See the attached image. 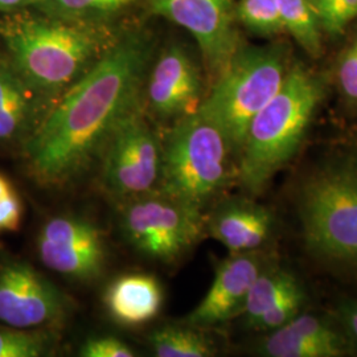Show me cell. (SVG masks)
<instances>
[{"label":"cell","instance_id":"obj_1","mask_svg":"<svg viewBox=\"0 0 357 357\" xmlns=\"http://www.w3.org/2000/svg\"><path fill=\"white\" fill-rule=\"evenodd\" d=\"M150 60L144 38H122L59 97L23 150L38 183L70 185L100 162L118 123L141 105Z\"/></svg>","mask_w":357,"mask_h":357},{"label":"cell","instance_id":"obj_2","mask_svg":"<svg viewBox=\"0 0 357 357\" xmlns=\"http://www.w3.org/2000/svg\"><path fill=\"white\" fill-rule=\"evenodd\" d=\"M307 252L357 277V151L335 153L310 169L296 191Z\"/></svg>","mask_w":357,"mask_h":357},{"label":"cell","instance_id":"obj_3","mask_svg":"<svg viewBox=\"0 0 357 357\" xmlns=\"http://www.w3.org/2000/svg\"><path fill=\"white\" fill-rule=\"evenodd\" d=\"M324 96L319 77L302 66L289 69L281 89L249 123L238 158L237 184L255 197L299 153Z\"/></svg>","mask_w":357,"mask_h":357},{"label":"cell","instance_id":"obj_4","mask_svg":"<svg viewBox=\"0 0 357 357\" xmlns=\"http://www.w3.org/2000/svg\"><path fill=\"white\" fill-rule=\"evenodd\" d=\"M1 35L16 70L43 96L60 97L109 48L96 28L63 17L17 19Z\"/></svg>","mask_w":357,"mask_h":357},{"label":"cell","instance_id":"obj_5","mask_svg":"<svg viewBox=\"0 0 357 357\" xmlns=\"http://www.w3.org/2000/svg\"><path fill=\"white\" fill-rule=\"evenodd\" d=\"M238 158L225 134L202 113L174 123L162 141L158 191L206 211L237 183Z\"/></svg>","mask_w":357,"mask_h":357},{"label":"cell","instance_id":"obj_6","mask_svg":"<svg viewBox=\"0 0 357 357\" xmlns=\"http://www.w3.org/2000/svg\"><path fill=\"white\" fill-rule=\"evenodd\" d=\"M287 72L282 48H240L203 100L199 113L225 134L237 158L249 123L281 89Z\"/></svg>","mask_w":357,"mask_h":357},{"label":"cell","instance_id":"obj_7","mask_svg":"<svg viewBox=\"0 0 357 357\" xmlns=\"http://www.w3.org/2000/svg\"><path fill=\"white\" fill-rule=\"evenodd\" d=\"M119 227L135 250L166 264L206 236L204 211L158 190L119 204Z\"/></svg>","mask_w":357,"mask_h":357},{"label":"cell","instance_id":"obj_8","mask_svg":"<svg viewBox=\"0 0 357 357\" xmlns=\"http://www.w3.org/2000/svg\"><path fill=\"white\" fill-rule=\"evenodd\" d=\"M101 185L116 204L156 191L162 172V139L142 105L114 128L100 158Z\"/></svg>","mask_w":357,"mask_h":357},{"label":"cell","instance_id":"obj_9","mask_svg":"<svg viewBox=\"0 0 357 357\" xmlns=\"http://www.w3.org/2000/svg\"><path fill=\"white\" fill-rule=\"evenodd\" d=\"M38 253L45 268L82 284L98 281L106 270L105 233L88 217L50 218L38 231Z\"/></svg>","mask_w":357,"mask_h":357},{"label":"cell","instance_id":"obj_10","mask_svg":"<svg viewBox=\"0 0 357 357\" xmlns=\"http://www.w3.org/2000/svg\"><path fill=\"white\" fill-rule=\"evenodd\" d=\"M72 301L36 268L22 261L0 265V323L17 328H59Z\"/></svg>","mask_w":357,"mask_h":357},{"label":"cell","instance_id":"obj_11","mask_svg":"<svg viewBox=\"0 0 357 357\" xmlns=\"http://www.w3.org/2000/svg\"><path fill=\"white\" fill-rule=\"evenodd\" d=\"M149 6L196 38L213 82L240 50L234 0H149Z\"/></svg>","mask_w":357,"mask_h":357},{"label":"cell","instance_id":"obj_12","mask_svg":"<svg viewBox=\"0 0 357 357\" xmlns=\"http://www.w3.org/2000/svg\"><path fill=\"white\" fill-rule=\"evenodd\" d=\"M274 261L268 250L230 255L222 259L208 293L184 321L206 330L238 318L255 280Z\"/></svg>","mask_w":357,"mask_h":357},{"label":"cell","instance_id":"obj_13","mask_svg":"<svg viewBox=\"0 0 357 357\" xmlns=\"http://www.w3.org/2000/svg\"><path fill=\"white\" fill-rule=\"evenodd\" d=\"M146 85L147 107L160 121L175 123L195 114L204 100L200 72L178 45H171L159 54Z\"/></svg>","mask_w":357,"mask_h":357},{"label":"cell","instance_id":"obj_14","mask_svg":"<svg viewBox=\"0 0 357 357\" xmlns=\"http://www.w3.org/2000/svg\"><path fill=\"white\" fill-rule=\"evenodd\" d=\"M206 236L222 243L229 255L266 250L275 230V218L268 206L252 196L221 197L205 212Z\"/></svg>","mask_w":357,"mask_h":357},{"label":"cell","instance_id":"obj_15","mask_svg":"<svg viewBox=\"0 0 357 357\" xmlns=\"http://www.w3.org/2000/svg\"><path fill=\"white\" fill-rule=\"evenodd\" d=\"M354 345L342 327L318 315L301 312L287 324L266 332L255 352L265 357H342Z\"/></svg>","mask_w":357,"mask_h":357},{"label":"cell","instance_id":"obj_16","mask_svg":"<svg viewBox=\"0 0 357 357\" xmlns=\"http://www.w3.org/2000/svg\"><path fill=\"white\" fill-rule=\"evenodd\" d=\"M33 89L13 65L0 63V146L24 150L43 119ZM40 94V93H38Z\"/></svg>","mask_w":357,"mask_h":357},{"label":"cell","instance_id":"obj_17","mask_svg":"<svg viewBox=\"0 0 357 357\" xmlns=\"http://www.w3.org/2000/svg\"><path fill=\"white\" fill-rule=\"evenodd\" d=\"M163 299V289L156 277L135 273L115 278L103 295L110 318L125 327H139L155 319Z\"/></svg>","mask_w":357,"mask_h":357},{"label":"cell","instance_id":"obj_18","mask_svg":"<svg viewBox=\"0 0 357 357\" xmlns=\"http://www.w3.org/2000/svg\"><path fill=\"white\" fill-rule=\"evenodd\" d=\"M301 286V282L293 271L274 261L255 280L238 318H241L243 326L250 330L255 320L265 314L268 308Z\"/></svg>","mask_w":357,"mask_h":357},{"label":"cell","instance_id":"obj_19","mask_svg":"<svg viewBox=\"0 0 357 357\" xmlns=\"http://www.w3.org/2000/svg\"><path fill=\"white\" fill-rule=\"evenodd\" d=\"M150 345L159 357H211L217 355L213 339L205 328L188 324H167L150 335Z\"/></svg>","mask_w":357,"mask_h":357},{"label":"cell","instance_id":"obj_20","mask_svg":"<svg viewBox=\"0 0 357 357\" xmlns=\"http://www.w3.org/2000/svg\"><path fill=\"white\" fill-rule=\"evenodd\" d=\"M59 343V328L0 326V357L51 356Z\"/></svg>","mask_w":357,"mask_h":357},{"label":"cell","instance_id":"obj_21","mask_svg":"<svg viewBox=\"0 0 357 357\" xmlns=\"http://www.w3.org/2000/svg\"><path fill=\"white\" fill-rule=\"evenodd\" d=\"M278 1L283 29L287 31L310 56L318 57L321 52V26L310 0Z\"/></svg>","mask_w":357,"mask_h":357},{"label":"cell","instance_id":"obj_22","mask_svg":"<svg viewBox=\"0 0 357 357\" xmlns=\"http://www.w3.org/2000/svg\"><path fill=\"white\" fill-rule=\"evenodd\" d=\"M236 16L248 29L264 36L283 31L278 0H240Z\"/></svg>","mask_w":357,"mask_h":357},{"label":"cell","instance_id":"obj_23","mask_svg":"<svg viewBox=\"0 0 357 357\" xmlns=\"http://www.w3.org/2000/svg\"><path fill=\"white\" fill-rule=\"evenodd\" d=\"M134 0H38V6L56 17L79 20L116 13Z\"/></svg>","mask_w":357,"mask_h":357},{"label":"cell","instance_id":"obj_24","mask_svg":"<svg viewBox=\"0 0 357 357\" xmlns=\"http://www.w3.org/2000/svg\"><path fill=\"white\" fill-rule=\"evenodd\" d=\"M305 305L306 293L303 290V286H301L291 293L284 295L281 301H278L274 306L268 308L265 314H262L255 320L250 330L265 333L278 330L282 326L296 318L302 312Z\"/></svg>","mask_w":357,"mask_h":357},{"label":"cell","instance_id":"obj_25","mask_svg":"<svg viewBox=\"0 0 357 357\" xmlns=\"http://www.w3.org/2000/svg\"><path fill=\"white\" fill-rule=\"evenodd\" d=\"M319 24L331 35H339L357 19V0H310Z\"/></svg>","mask_w":357,"mask_h":357},{"label":"cell","instance_id":"obj_26","mask_svg":"<svg viewBox=\"0 0 357 357\" xmlns=\"http://www.w3.org/2000/svg\"><path fill=\"white\" fill-rule=\"evenodd\" d=\"M78 355L82 357H132L135 356V352L118 337L96 336L81 345Z\"/></svg>","mask_w":357,"mask_h":357},{"label":"cell","instance_id":"obj_27","mask_svg":"<svg viewBox=\"0 0 357 357\" xmlns=\"http://www.w3.org/2000/svg\"><path fill=\"white\" fill-rule=\"evenodd\" d=\"M337 79L342 93L349 101H357V38L344 52L339 70Z\"/></svg>","mask_w":357,"mask_h":357},{"label":"cell","instance_id":"obj_28","mask_svg":"<svg viewBox=\"0 0 357 357\" xmlns=\"http://www.w3.org/2000/svg\"><path fill=\"white\" fill-rule=\"evenodd\" d=\"M23 218V203L17 192L13 190L0 199V231H15L20 228Z\"/></svg>","mask_w":357,"mask_h":357},{"label":"cell","instance_id":"obj_29","mask_svg":"<svg viewBox=\"0 0 357 357\" xmlns=\"http://www.w3.org/2000/svg\"><path fill=\"white\" fill-rule=\"evenodd\" d=\"M339 323L349 342L357 347V301L342 305L339 308Z\"/></svg>","mask_w":357,"mask_h":357},{"label":"cell","instance_id":"obj_30","mask_svg":"<svg viewBox=\"0 0 357 357\" xmlns=\"http://www.w3.org/2000/svg\"><path fill=\"white\" fill-rule=\"evenodd\" d=\"M38 0H0V10H15L28 4H38Z\"/></svg>","mask_w":357,"mask_h":357},{"label":"cell","instance_id":"obj_31","mask_svg":"<svg viewBox=\"0 0 357 357\" xmlns=\"http://www.w3.org/2000/svg\"><path fill=\"white\" fill-rule=\"evenodd\" d=\"M13 190V185H11L10 180L6 178L3 174H0V199L4 197L8 192H11Z\"/></svg>","mask_w":357,"mask_h":357}]
</instances>
